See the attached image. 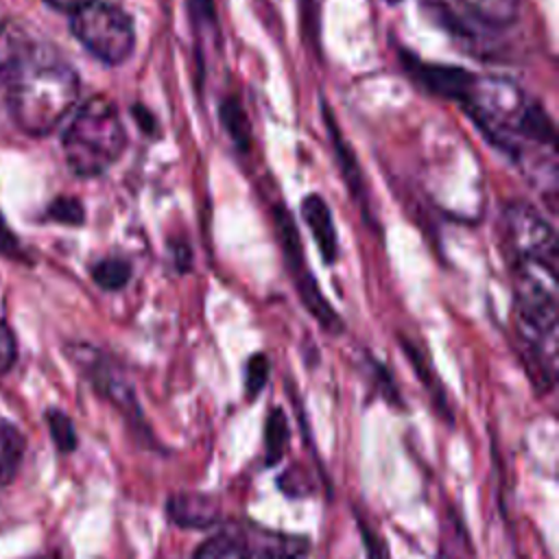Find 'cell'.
Wrapping results in <instances>:
<instances>
[{
    "label": "cell",
    "instance_id": "11",
    "mask_svg": "<svg viewBox=\"0 0 559 559\" xmlns=\"http://www.w3.org/2000/svg\"><path fill=\"white\" fill-rule=\"evenodd\" d=\"M26 441L22 432L7 419L0 417V485L13 480L22 456H24Z\"/></svg>",
    "mask_w": 559,
    "mask_h": 559
},
{
    "label": "cell",
    "instance_id": "2",
    "mask_svg": "<svg viewBox=\"0 0 559 559\" xmlns=\"http://www.w3.org/2000/svg\"><path fill=\"white\" fill-rule=\"evenodd\" d=\"M7 103L28 135H46L74 109L81 92L76 70L55 52L22 46L7 76Z\"/></svg>",
    "mask_w": 559,
    "mask_h": 559
},
{
    "label": "cell",
    "instance_id": "14",
    "mask_svg": "<svg viewBox=\"0 0 559 559\" xmlns=\"http://www.w3.org/2000/svg\"><path fill=\"white\" fill-rule=\"evenodd\" d=\"M221 122L225 127V133L231 138V142L247 151L249 148V142H251V131H249V120L240 107L238 100L234 98H227L223 105H221Z\"/></svg>",
    "mask_w": 559,
    "mask_h": 559
},
{
    "label": "cell",
    "instance_id": "18",
    "mask_svg": "<svg viewBox=\"0 0 559 559\" xmlns=\"http://www.w3.org/2000/svg\"><path fill=\"white\" fill-rule=\"evenodd\" d=\"M330 135L334 138V144H336V148H338V155H343V173H345V177H347V186H352V190H358V183H360V173H358V168H356V162H354V155H352V151H347L345 148V144L341 142V138H338V129L336 127H332L330 124Z\"/></svg>",
    "mask_w": 559,
    "mask_h": 559
},
{
    "label": "cell",
    "instance_id": "1",
    "mask_svg": "<svg viewBox=\"0 0 559 559\" xmlns=\"http://www.w3.org/2000/svg\"><path fill=\"white\" fill-rule=\"evenodd\" d=\"M459 103L478 129L511 157L524 159L528 151L555 155L557 135L552 120L515 83L472 74Z\"/></svg>",
    "mask_w": 559,
    "mask_h": 559
},
{
    "label": "cell",
    "instance_id": "22",
    "mask_svg": "<svg viewBox=\"0 0 559 559\" xmlns=\"http://www.w3.org/2000/svg\"><path fill=\"white\" fill-rule=\"evenodd\" d=\"M360 535H362V539H365V550H367V557H369V559H389L386 544H384L382 537H380L371 526H367L362 520H360Z\"/></svg>",
    "mask_w": 559,
    "mask_h": 559
},
{
    "label": "cell",
    "instance_id": "6",
    "mask_svg": "<svg viewBox=\"0 0 559 559\" xmlns=\"http://www.w3.org/2000/svg\"><path fill=\"white\" fill-rule=\"evenodd\" d=\"M275 225H277V236H280V242H282V249H284V255H286V262H288V269H290V275L295 280V286H297V293L304 301V306L308 308V312L328 330V332H341L343 330V321L338 319V314L334 312V308L328 304V299L323 297V293L319 290V284L317 280L310 275L308 271V264L304 260V249H301V242H299V234L295 229V223L290 218V214L280 207L275 212Z\"/></svg>",
    "mask_w": 559,
    "mask_h": 559
},
{
    "label": "cell",
    "instance_id": "13",
    "mask_svg": "<svg viewBox=\"0 0 559 559\" xmlns=\"http://www.w3.org/2000/svg\"><path fill=\"white\" fill-rule=\"evenodd\" d=\"M194 559H249V548L242 539L221 533L203 542L197 548Z\"/></svg>",
    "mask_w": 559,
    "mask_h": 559
},
{
    "label": "cell",
    "instance_id": "5",
    "mask_svg": "<svg viewBox=\"0 0 559 559\" xmlns=\"http://www.w3.org/2000/svg\"><path fill=\"white\" fill-rule=\"evenodd\" d=\"M502 240L509 262L559 260L552 225L528 203H511L502 212Z\"/></svg>",
    "mask_w": 559,
    "mask_h": 559
},
{
    "label": "cell",
    "instance_id": "9",
    "mask_svg": "<svg viewBox=\"0 0 559 559\" xmlns=\"http://www.w3.org/2000/svg\"><path fill=\"white\" fill-rule=\"evenodd\" d=\"M301 216L306 227L310 229L319 253L323 258V262L332 264L338 258V236H336V227L332 221V212L325 205V201L319 194H308L301 201Z\"/></svg>",
    "mask_w": 559,
    "mask_h": 559
},
{
    "label": "cell",
    "instance_id": "17",
    "mask_svg": "<svg viewBox=\"0 0 559 559\" xmlns=\"http://www.w3.org/2000/svg\"><path fill=\"white\" fill-rule=\"evenodd\" d=\"M269 373H271V362L264 354H253L249 360H247V367H245V389H247V395L249 397H255L266 380H269Z\"/></svg>",
    "mask_w": 559,
    "mask_h": 559
},
{
    "label": "cell",
    "instance_id": "23",
    "mask_svg": "<svg viewBox=\"0 0 559 559\" xmlns=\"http://www.w3.org/2000/svg\"><path fill=\"white\" fill-rule=\"evenodd\" d=\"M46 4H50L52 9H57V11H66V13H76L79 9H83V7H87L90 2H94V0H44Z\"/></svg>",
    "mask_w": 559,
    "mask_h": 559
},
{
    "label": "cell",
    "instance_id": "8",
    "mask_svg": "<svg viewBox=\"0 0 559 559\" xmlns=\"http://www.w3.org/2000/svg\"><path fill=\"white\" fill-rule=\"evenodd\" d=\"M439 9L456 26L467 31H498L513 24L522 0H437Z\"/></svg>",
    "mask_w": 559,
    "mask_h": 559
},
{
    "label": "cell",
    "instance_id": "3",
    "mask_svg": "<svg viewBox=\"0 0 559 559\" xmlns=\"http://www.w3.org/2000/svg\"><path fill=\"white\" fill-rule=\"evenodd\" d=\"M61 144L74 175H103L118 162L127 144V131L116 105L105 96L85 100L68 122Z\"/></svg>",
    "mask_w": 559,
    "mask_h": 559
},
{
    "label": "cell",
    "instance_id": "7",
    "mask_svg": "<svg viewBox=\"0 0 559 559\" xmlns=\"http://www.w3.org/2000/svg\"><path fill=\"white\" fill-rule=\"evenodd\" d=\"M68 356L85 373V378L92 382V386L103 397H107L120 413H124V417L129 421H133L135 426L144 424L142 408L138 404L131 382L107 356H103L98 349H94L90 345H72V347H68Z\"/></svg>",
    "mask_w": 559,
    "mask_h": 559
},
{
    "label": "cell",
    "instance_id": "21",
    "mask_svg": "<svg viewBox=\"0 0 559 559\" xmlns=\"http://www.w3.org/2000/svg\"><path fill=\"white\" fill-rule=\"evenodd\" d=\"M15 354H17V347H15V336L13 332L9 330V325L4 321H0V373L9 371L15 362Z\"/></svg>",
    "mask_w": 559,
    "mask_h": 559
},
{
    "label": "cell",
    "instance_id": "26",
    "mask_svg": "<svg viewBox=\"0 0 559 559\" xmlns=\"http://www.w3.org/2000/svg\"><path fill=\"white\" fill-rule=\"evenodd\" d=\"M35 559H44V557H35Z\"/></svg>",
    "mask_w": 559,
    "mask_h": 559
},
{
    "label": "cell",
    "instance_id": "27",
    "mask_svg": "<svg viewBox=\"0 0 559 559\" xmlns=\"http://www.w3.org/2000/svg\"><path fill=\"white\" fill-rule=\"evenodd\" d=\"M389 2H397V0H389Z\"/></svg>",
    "mask_w": 559,
    "mask_h": 559
},
{
    "label": "cell",
    "instance_id": "19",
    "mask_svg": "<svg viewBox=\"0 0 559 559\" xmlns=\"http://www.w3.org/2000/svg\"><path fill=\"white\" fill-rule=\"evenodd\" d=\"M50 214L55 221L63 223H81L83 221V207L76 199H57L50 207Z\"/></svg>",
    "mask_w": 559,
    "mask_h": 559
},
{
    "label": "cell",
    "instance_id": "4",
    "mask_svg": "<svg viewBox=\"0 0 559 559\" xmlns=\"http://www.w3.org/2000/svg\"><path fill=\"white\" fill-rule=\"evenodd\" d=\"M72 35L98 61L107 66L124 63L135 48V28L127 11L109 2H90L72 13Z\"/></svg>",
    "mask_w": 559,
    "mask_h": 559
},
{
    "label": "cell",
    "instance_id": "25",
    "mask_svg": "<svg viewBox=\"0 0 559 559\" xmlns=\"http://www.w3.org/2000/svg\"><path fill=\"white\" fill-rule=\"evenodd\" d=\"M7 26H4V11H2V7H0V31H4Z\"/></svg>",
    "mask_w": 559,
    "mask_h": 559
},
{
    "label": "cell",
    "instance_id": "10",
    "mask_svg": "<svg viewBox=\"0 0 559 559\" xmlns=\"http://www.w3.org/2000/svg\"><path fill=\"white\" fill-rule=\"evenodd\" d=\"M168 518L181 528H207L218 518V504L205 493H175L168 500Z\"/></svg>",
    "mask_w": 559,
    "mask_h": 559
},
{
    "label": "cell",
    "instance_id": "16",
    "mask_svg": "<svg viewBox=\"0 0 559 559\" xmlns=\"http://www.w3.org/2000/svg\"><path fill=\"white\" fill-rule=\"evenodd\" d=\"M46 417H48V428H50L55 445L61 452H72L76 448V432H74L70 417L61 411H48Z\"/></svg>",
    "mask_w": 559,
    "mask_h": 559
},
{
    "label": "cell",
    "instance_id": "20",
    "mask_svg": "<svg viewBox=\"0 0 559 559\" xmlns=\"http://www.w3.org/2000/svg\"><path fill=\"white\" fill-rule=\"evenodd\" d=\"M20 50H22V44H17V41L13 39V35H11L7 28L0 31V79L7 76L9 68H11L13 61L17 59Z\"/></svg>",
    "mask_w": 559,
    "mask_h": 559
},
{
    "label": "cell",
    "instance_id": "15",
    "mask_svg": "<svg viewBox=\"0 0 559 559\" xmlns=\"http://www.w3.org/2000/svg\"><path fill=\"white\" fill-rule=\"evenodd\" d=\"M94 282L105 290H118L122 288L131 277V266L122 258H105L94 264L92 269Z\"/></svg>",
    "mask_w": 559,
    "mask_h": 559
},
{
    "label": "cell",
    "instance_id": "24",
    "mask_svg": "<svg viewBox=\"0 0 559 559\" xmlns=\"http://www.w3.org/2000/svg\"><path fill=\"white\" fill-rule=\"evenodd\" d=\"M264 559H301V557L290 555V552H282V550H273V552H269Z\"/></svg>",
    "mask_w": 559,
    "mask_h": 559
},
{
    "label": "cell",
    "instance_id": "12",
    "mask_svg": "<svg viewBox=\"0 0 559 559\" xmlns=\"http://www.w3.org/2000/svg\"><path fill=\"white\" fill-rule=\"evenodd\" d=\"M288 441H290L288 419L280 408H275V411H271L266 426H264V461H266V465H275L284 456Z\"/></svg>",
    "mask_w": 559,
    "mask_h": 559
}]
</instances>
